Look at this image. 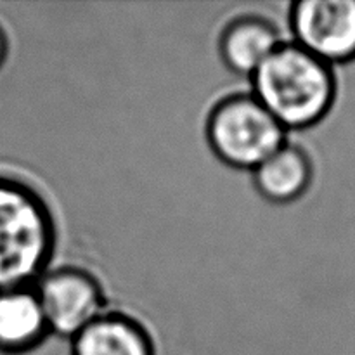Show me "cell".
I'll list each match as a JSON object with an SVG mask.
<instances>
[{
  "label": "cell",
  "instance_id": "cell-1",
  "mask_svg": "<svg viewBox=\"0 0 355 355\" xmlns=\"http://www.w3.org/2000/svg\"><path fill=\"white\" fill-rule=\"evenodd\" d=\"M250 82V92L286 132L321 123L335 106L338 92L333 66L291 40H283Z\"/></svg>",
  "mask_w": 355,
  "mask_h": 355
},
{
  "label": "cell",
  "instance_id": "cell-2",
  "mask_svg": "<svg viewBox=\"0 0 355 355\" xmlns=\"http://www.w3.org/2000/svg\"><path fill=\"white\" fill-rule=\"evenodd\" d=\"M58 248V222L31 182L0 172V291L33 286Z\"/></svg>",
  "mask_w": 355,
  "mask_h": 355
},
{
  "label": "cell",
  "instance_id": "cell-3",
  "mask_svg": "<svg viewBox=\"0 0 355 355\" xmlns=\"http://www.w3.org/2000/svg\"><path fill=\"white\" fill-rule=\"evenodd\" d=\"M205 135L224 165L253 172L288 141V132L270 116L252 92L222 97L208 111Z\"/></svg>",
  "mask_w": 355,
  "mask_h": 355
},
{
  "label": "cell",
  "instance_id": "cell-4",
  "mask_svg": "<svg viewBox=\"0 0 355 355\" xmlns=\"http://www.w3.org/2000/svg\"><path fill=\"white\" fill-rule=\"evenodd\" d=\"M33 286L51 335L68 342L110 309L99 277L83 267H51Z\"/></svg>",
  "mask_w": 355,
  "mask_h": 355
},
{
  "label": "cell",
  "instance_id": "cell-5",
  "mask_svg": "<svg viewBox=\"0 0 355 355\" xmlns=\"http://www.w3.org/2000/svg\"><path fill=\"white\" fill-rule=\"evenodd\" d=\"M291 42L329 66L355 59V0H298L288 12Z\"/></svg>",
  "mask_w": 355,
  "mask_h": 355
},
{
  "label": "cell",
  "instance_id": "cell-6",
  "mask_svg": "<svg viewBox=\"0 0 355 355\" xmlns=\"http://www.w3.org/2000/svg\"><path fill=\"white\" fill-rule=\"evenodd\" d=\"M69 355H158L151 331L123 311L107 309L69 340Z\"/></svg>",
  "mask_w": 355,
  "mask_h": 355
},
{
  "label": "cell",
  "instance_id": "cell-7",
  "mask_svg": "<svg viewBox=\"0 0 355 355\" xmlns=\"http://www.w3.org/2000/svg\"><path fill=\"white\" fill-rule=\"evenodd\" d=\"M281 44L283 38L272 21L257 14H243L222 30L218 55L229 71L250 78Z\"/></svg>",
  "mask_w": 355,
  "mask_h": 355
},
{
  "label": "cell",
  "instance_id": "cell-8",
  "mask_svg": "<svg viewBox=\"0 0 355 355\" xmlns=\"http://www.w3.org/2000/svg\"><path fill=\"white\" fill-rule=\"evenodd\" d=\"M49 336L51 329L35 286L0 291V355H28Z\"/></svg>",
  "mask_w": 355,
  "mask_h": 355
},
{
  "label": "cell",
  "instance_id": "cell-9",
  "mask_svg": "<svg viewBox=\"0 0 355 355\" xmlns=\"http://www.w3.org/2000/svg\"><path fill=\"white\" fill-rule=\"evenodd\" d=\"M260 198L274 205H290L304 198L314 182V163L307 149L286 141L252 172Z\"/></svg>",
  "mask_w": 355,
  "mask_h": 355
},
{
  "label": "cell",
  "instance_id": "cell-10",
  "mask_svg": "<svg viewBox=\"0 0 355 355\" xmlns=\"http://www.w3.org/2000/svg\"><path fill=\"white\" fill-rule=\"evenodd\" d=\"M7 58H9V38H7L6 30L0 24V69L6 64Z\"/></svg>",
  "mask_w": 355,
  "mask_h": 355
}]
</instances>
